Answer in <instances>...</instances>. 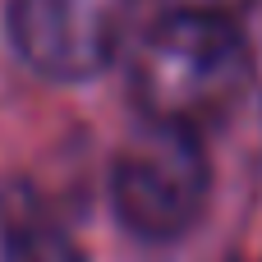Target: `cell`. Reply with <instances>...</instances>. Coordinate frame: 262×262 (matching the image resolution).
<instances>
[{
    "label": "cell",
    "instance_id": "6da1fadb",
    "mask_svg": "<svg viewBox=\"0 0 262 262\" xmlns=\"http://www.w3.org/2000/svg\"><path fill=\"white\" fill-rule=\"evenodd\" d=\"M253 83V51L235 18L170 9L134 55V97L147 120L203 129Z\"/></svg>",
    "mask_w": 262,
    "mask_h": 262
},
{
    "label": "cell",
    "instance_id": "277c9868",
    "mask_svg": "<svg viewBox=\"0 0 262 262\" xmlns=\"http://www.w3.org/2000/svg\"><path fill=\"white\" fill-rule=\"evenodd\" d=\"M0 262H88L32 180L0 184Z\"/></svg>",
    "mask_w": 262,
    "mask_h": 262
},
{
    "label": "cell",
    "instance_id": "3957f363",
    "mask_svg": "<svg viewBox=\"0 0 262 262\" xmlns=\"http://www.w3.org/2000/svg\"><path fill=\"white\" fill-rule=\"evenodd\" d=\"M134 0H9L5 32L14 55L55 83L97 78L129 28Z\"/></svg>",
    "mask_w": 262,
    "mask_h": 262
},
{
    "label": "cell",
    "instance_id": "7a4b0ae2",
    "mask_svg": "<svg viewBox=\"0 0 262 262\" xmlns=\"http://www.w3.org/2000/svg\"><path fill=\"white\" fill-rule=\"evenodd\" d=\"M212 198L207 143L189 124L147 120L111 161V207L134 239L170 244L189 235Z\"/></svg>",
    "mask_w": 262,
    "mask_h": 262
},
{
    "label": "cell",
    "instance_id": "5b68a950",
    "mask_svg": "<svg viewBox=\"0 0 262 262\" xmlns=\"http://www.w3.org/2000/svg\"><path fill=\"white\" fill-rule=\"evenodd\" d=\"M235 5H244V0H175V9H198V14H226L230 18V9Z\"/></svg>",
    "mask_w": 262,
    "mask_h": 262
}]
</instances>
